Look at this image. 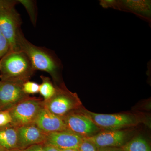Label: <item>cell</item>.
I'll use <instances>...</instances> for the list:
<instances>
[{"label": "cell", "instance_id": "52a82bcc", "mask_svg": "<svg viewBox=\"0 0 151 151\" xmlns=\"http://www.w3.org/2000/svg\"><path fill=\"white\" fill-rule=\"evenodd\" d=\"M67 130L83 138L96 134L101 130L81 110H75L63 117Z\"/></svg>", "mask_w": 151, "mask_h": 151}, {"label": "cell", "instance_id": "30bf717a", "mask_svg": "<svg viewBox=\"0 0 151 151\" xmlns=\"http://www.w3.org/2000/svg\"><path fill=\"white\" fill-rule=\"evenodd\" d=\"M84 138L69 130L46 134L44 144L55 147L60 150L77 149Z\"/></svg>", "mask_w": 151, "mask_h": 151}, {"label": "cell", "instance_id": "8fae6325", "mask_svg": "<svg viewBox=\"0 0 151 151\" xmlns=\"http://www.w3.org/2000/svg\"><path fill=\"white\" fill-rule=\"evenodd\" d=\"M18 149L22 150L33 145L45 142L46 133L34 124L17 127Z\"/></svg>", "mask_w": 151, "mask_h": 151}, {"label": "cell", "instance_id": "d4e9b609", "mask_svg": "<svg viewBox=\"0 0 151 151\" xmlns=\"http://www.w3.org/2000/svg\"><path fill=\"white\" fill-rule=\"evenodd\" d=\"M60 151H78L77 149H66V150H60Z\"/></svg>", "mask_w": 151, "mask_h": 151}, {"label": "cell", "instance_id": "603a6c76", "mask_svg": "<svg viewBox=\"0 0 151 151\" xmlns=\"http://www.w3.org/2000/svg\"><path fill=\"white\" fill-rule=\"evenodd\" d=\"M98 151H123L120 148L105 147L99 149Z\"/></svg>", "mask_w": 151, "mask_h": 151}, {"label": "cell", "instance_id": "9c48e42d", "mask_svg": "<svg viewBox=\"0 0 151 151\" xmlns=\"http://www.w3.org/2000/svg\"><path fill=\"white\" fill-rule=\"evenodd\" d=\"M131 134L129 131L126 130L103 131L84 139L91 142L99 149L120 148L129 141Z\"/></svg>", "mask_w": 151, "mask_h": 151}, {"label": "cell", "instance_id": "ba28073f", "mask_svg": "<svg viewBox=\"0 0 151 151\" xmlns=\"http://www.w3.org/2000/svg\"><path fill=\"white\" fill-rule=\"evenodd\" d=\"M24 82L19 81H0V111H9L29 95L23 90Z\"/></svg>", "mask_w": 151, "mask_h": 151}, {"label": "cell", "instance_id": "277c9868", "mask_svg": "<svg viewBox=\"0 0 151 151\" xmlns=\"http://www.w3.org/2000/svg\"><path fill=\"white\" fill-rule=\"evenodd\" d=\"M55 87L54 95L48 100H44V106L45 108L61 118L78 109L81 102L76 93L69 91L64 84Z\"/></svg>", "mask_w": 151, "mask_h": 151}, {"label": "cell", "instance_id": "cb8c5ba5", "mask_svg": "<svg viewBox=\"0 0 151 151\" xmlns=\"http://www.w3.org/2000/svg\"><path fill=\"white\" fill-rule=\"evenodd\" d=\"M0 151H22L21 150H19L18 149H10V150H8V149H6L0 147Z\"/></svg>", "mask_w": 151, "mask_h": 151}, {"label": "cell", "instance_id": "8992f818", "mask_svg": "<svg viewBox=\"0 0 151 151\" xmlns=\"http://www.w3.org/2000/svg\"><path fill=\"white\" fill-rule=\"evenodd\" d=\"M43 106L44 100L29 96L9 110L12 119L11 124L19 127L34 124Z\"/></svg>", "mask_w": 151, "mask_h": 151}, {"label": "cell", "instance_id": "2e32d148", "mask_svg": "<svg viewBox=\"0 0 151 151\" xmlns=\"http://www.w3.org/2000/svg\"><path fill=\"white\" fill-rule=\"evenodd\" d=\"M40 85L34 81H25L23 84V90L26 94H37L39 92Z\"/></svg>", "mask_w": 151, "mask_h": 151}, {"label": "cell", "instance_id": "7402d4cb", "mask_svg": "<svg viewBox=\"0 0 151 151\" xmlns=\"http://www.w3.org/2000/svg\"><path fill=\"white\" fill-rule=\"evenodd\" d=\"M43 147L45 151H60V150L57 148L50 145L46 144H43Z\"/></svg>", "mask_w": 151, "mask_h": 151}, {"label": "cell", "instance_id": "4fadbf2b", "mask_svg": "<svg viewBox=\"0 0 151 151\" xmlns=\"http://www.w3.org/2000/svg\"><path fill=\"white\" fill-rule=\"evenodd\" d=\"M0 147L4 149H18L17 127L9 124L0 127Z\"/></svg>", "mask_w": 151, "mask_h": 151}, {"label": "cell", "instance_id": "5b68a950", "mask_svg": "<svg viewBox=\"0 0 151 151\" xmlns=\"http://www.w3.org/2000/svg\"><path fill=\"white\" fill-rule=\"evenodd\" d=\"M81 111L93 122L100 130L103 131L121 130L133 127L139 123V119L134 115L126 113L101 114L86 110Z\"/></svg>", "mask_w": 151, "mask_h": 151}, {"label": "cell", "instance_id": "ac0fdd59", "mask_svg": "<svg viewBox=\"0 0 151 151\" xmlns=\"http://www.w3.org/2000/svg\"><path fill=\"white\" fill-rule=\"evenodd\" d=\"M77 150L78 151H98L99 148L91 142L84 138Z\"/></svg>", "mask_w": 151, "mask_h": 151}, {"label": "cell", "instance_id": "d6986e66", "mask_svg": "<svg viewBox=\"0 0 151 151\" xmlns=\"http://www.w3.org/2000/svg\"><path fill=\"white\" fill-rule=\"evenodd\" d=\"M20 2L22 3L24 6L27 9L28 12L32 21L33 23L35 22V8L34 3L30 1H19Z\"/></svg>", "mask_w": 151, "mask_h": 151}, {"label": "cell", "instance_id": "7c38bea8", "mask_svg": "<svg viewBox=\"0 0 151 151\" xmlns=\"http://www.w3.org/2000/svg\"><path fill=\"white\" fill-rule=\"evenodd\" d=\"M34 124L46 134L68 130L63 118L51 113L44 106Z\"/></svg>", "mask_w": 151, "mask_h": 151}, {"label": "cell", "instance_id": "6da1fadb", "mask_svg": "<svg viewBox=\"0 0 151 151\" xmlns=\"http://www.w3.org/2000/svg\"><path fill=\"white\" fill-rule=\"evenodd\" d=\"M17 45L19 51L23 52L27 55L35 70L45 71L55 81H58L62 65L54 53L31 43L25 37L21 29L17 36Z\"/></svg>", "mask_w": 151, "mask_h": 151}, {"label": "cell", "instance_id": "5bb4252c", "mask_svg": "<svg viewBox=\"0 0 151 151\" xmlns=\"http://www.w3.org/2000/svg\"><path fill=\"white\" fill-rule=\"evenodd\" d=\"M120 148L123 151H151L149 143L140 136L133 138Z\"/></svg>", "mask_w": 151, "mask_h": 151}, {"label": "cell", "instance_id": "44dd1931", "mask_svg": "<svg viewBox=\"0 0 151 151\" xmlns=\"http://www.w3.org/2000/svg\"><path fill=\"white\" fill-rule=\"evenodd\" d=\"M22 151H45L43 147V144L33 145L26 148L23 149Z\"/></svg>", "mask_w": 151, "mask_h": 151}, {"label": "cell", "instance_id": "ffe728a7", "mask_svg": "<svg viewBox=\"0 0 151 151\" xmlns=\"http://www.w3.org/2000/svg\"><path fill=\"white\" fill-rule=\"evenodd\" d=\"M12 119L9 111H0V127H4L12 123Z\"/></svg>", "mask_w": 151, "mask_h": 151}, {"label": "cell", "instance_id": "7a4b0ae2", "mask_svg": "<svg viewBox=\"0 0 151 151\" xmlns=\"http://www.w3.org/2000/svg\"><path fill=\"white\" fill-rule=\"evenodd\" d=\"M35 70L27 55L22 51H9L0 59L1 80L28 81Z\"/></svg>", "mask_w": 151, "mask_h": 151}, {"label": "cell", "instance_id": "e0dca14e", "mask_svg": "<svg viewBox=\"0 0 151 151\" xmlns=\"http://www.w3.org/2000/svg\"><path fill=\"white\" fill-rule=\"evenodd\" d=\"M10 51L8 41L0 30V59Z\"/></svg>", "mask_w": 151, "mask_h": 151}, {"label": "cell", "instance_id": "9a60e30c", "mask_svg": "<svg viewBox=\"0 0 151 151\" xmlns=\"http://www.w3.org/2000/svg\"><path fill=\"white\" fill-rule=\"evenodd\" d=\"M42 83L39 86V93L43 97L44 100L46 101L51 98L56 91V87L50 81L48 77L41 76Z\"/></svg>", "mask_w": 151, "mask_h": 151}, {"label": "cell", "instance_id": "3957f363", "mask_svg": "<svg viewBox=\"0 0 151 151\" xmlns=\"http://www.w3.org/2000/svg\"><path fill=\"white\" fill-rule=\"evenodd\" d=\"M17 1L0 0V30L8 41L9 51H18L17 38L21 19L15 9Z\"/></svg>", "mask_w": 151, "mask_h": 151}]
</instances>
